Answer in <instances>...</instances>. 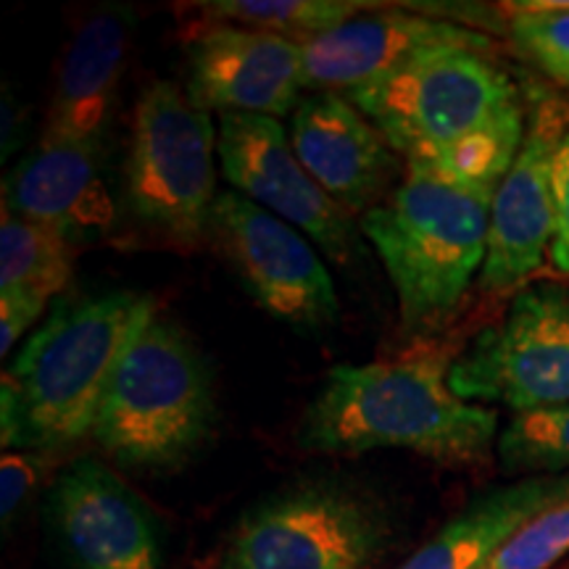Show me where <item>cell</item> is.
Returning a JSON list of instances; mask_svg holds the SVG:
<instances>
[{"label":"cell","mask_w":569,"mask_h":569,"mask_svg":"<svg viewBox=\"0 0 569 569\" xmlns=\"http://www.w3.org/2000/svg\"><path fill=\"white\" fill-rule=\"evenodd\" d=\"M343 96L409 169L498 188L528 132L519 90L472 48H440Z\"/></svg>","instance_id":"6da1fadb"},{"label":"cell","mask_w":569,"mask_h":569,"mask_svg":"<svg viewBox=\"0 0 569 569\" xmlns=\"http://www.w3.org/2000/svg\"><path fill=\"white\" fill-rule=\"evenodd\" d=\"M448 372L440 351L332 367L303 409L296 443L315 453L403 448L446 467L486 465L498 443L496 411L457 396Z\"/></svg>","instance_id":"7a4b0ae2"},{"label":"cell","mask_w":569,"mask_h":569,"mask_svg":"<svg viewBox=\"0 0 569 569\" xmlns=\"http://www.w3.org/2000/svg\"><path fill=\"white\" fill-rule=\"evenodd\" d=\"M153 315V298L138 290L56 301L3 372L6 451H53L92 436L119 361Z\"/></svg>","instance_id":"3957f363"},{"label":"cell","mask_w":569,"mask_h":569,"mask_svg":"<svg viewBox=\"0 0 569 569\" xmlns=\"http://www.w3.org/2000/svg\"><path fill=\"white\" fill-rule=\"evenodd\" d=\"M496 190L409 169L361 217L359 230L393 282L403 336L430 338L457 315L486 264Z\"/></svg>","instance_id":"277c9868"},{"label":"cell","mask_w":569,"mask_h":569,"mask_svg":"<svg viewBox=\"0 0 569 569\" xmlns=\"http://www.w3.org/2000/svg\"><path fill=\"white\" fill-rule=\"evenodd\" d=\"M213 425L217 396L201 348L153 315L113 372L92 438L124 467L177 469L201 451Z\"/></svg>","instance_id":"5b68a950"},{"label":"cell","mask_w":569,"mask_h":569,"mask_svg":"<svg viewBox=\"0 0 569 569\" xmlns=\"http://www.w3.org/2000/svg\"><path fill=\"white\" fill-rule=\"evenodd\" d=\"M217 140L211 111L180 84L156 80L142 90L124 161V201L138 224L182 251L209 234L219 196Z\"/></svg>","instance_id":"8992f818"},{"label":"cell","mask_w":569,"mask_h":569,"mask_svg":"<svg viewBox=\"0 0 569 569\" xmlns=\"http://www.w3.org/2000/svg\"><path fill=\"white\" fill-rule=\"evenodd\" d=\"M393 536L388 509L343 480H306L248 509L222 569H369Z\"/></svg>","instance_id":"52a82bcc"},{"label":"cell","mask_w":569,"mask_h":569,"mask_svg":"<svg viewBox=\"0 0 569 569\" xmlns=\"http://www.w3.org/2000/svg\"><path fill=\"white\" fill-rule=\"evenodd\" d=\"M457 396L517 415L569 403V284L522 288L448 372Z\"/></svg>","instance_id":"ba28073f"},{"label":"cell","mask_w":569,"mask_h":569,"mask_svg":"<svg viewBox=\"0 0 569 569\" xmlns=\"http://www.w3.org/2000/svg\"><path fill=\"white\" fill-rule=\"evenodd\" d=\"M209 234L261 309L301 332L338 322L340 298L301 230L234 190L217 196Z\"/></svg>","instance_id":"9c48e42d"},{"label":"cell","mask_w":569,"mask_h":569,"mask_svg":"<svg viewBox=\"0 0 569 569\" xmlns=\"http://www.w3.org/2000/svg\"><path fill=\"white\" fill-rule=\"evenodd\" d=\"M217 153L234 193L309 234L336 264L346 267L356 259L359 227L353 213L306 172L277 119L222 113Z\"/></svg>","instance_id":"30bf717a"},{"label":"cell","mask_w":569,"mask_h":569,"mask_svg":"<svg viewBox=\"0 0 569 569\" xmlns=\"http://www.w3.org/2000/svg\"><path fill=\"white\" fill-rule=\"evenodd\" d=\"M567 134L569 103L557 96L543 98L528 117L522 148L490 206L488 256L478 280L488 293L522 284L551 251L557 234L553 169Z\"/></svg>","instance_id":"8fae6325"},{"label":"cell","mask_w":569,"mask_h":569,"mask_svg":"<svg viewBox=\"0 0 569 569\" xmlns=\"http://www.w3.org/2000/svg\"><path fill=\"white\" fill-rule=\"evenodd\" d=\"M188 92L206 111L293 117L306 88L301 42L234 24H206L188 42Z\"/></svg>","instance_id":"7c38bea8"},{"label":"cell","mask_w":569,"mask_h":569,"mask_svg":"<svg viewBox=\"0 0 569 569\" xmlns=\"http://www.w3.org/2000/svg\"><path fill=\"white\" fill-rule=\"evenodd\" d=\"M53 522L77 569H161L151 511L96 459H77L51 496Z\"/></svg>","instance_id":"4fadbf2b"},{"label":"cell","mask_w":569,"mask_h":569,"mask_svg":"<svg viewBox=\"0 0 569 569\" xmlns=\"http://www.w3.org/2000/svg\"><path fill=\"white\" fill-rule=\"evenodd\" d=\"M288 138L306 172L346 211L365 217L390 196L398 153L343 92L306 96L290 117Z\"/></svg>","instance_id":"5bb4252c"},{"label":"cell","mask_w":569,"mask_h":569,"mask_svg":"<svg viewBox=\"0 0 569 569\" xmlns=\"http://www.w3.org/2000/svg\"><path fill=\"white\" fill-rule=\"evenodd\" d=\"M306 88L346 92L440 48L490 51L486 34L453 21L401 11L361 13L338 30L303 42Z\"/></svg>","instance_id":"9a60e30c"},{"label":"cell","mask_w":569,"mask_h":569,"mask_svg":"<svg viewBox=\"0 0 569 569\" xmlns=\"http://www.w3.org/2000/svg\"><path fill=\"white\" fill-rule=\"evenodd\" d=\"M3 211L51 227L71 243L109 232L117 203L103 177L101 142L42 138L6 174Z\"/></svg>","instance_id":"2e32d148"},{"label":"cell","mask_w":569,"mask_h":569,"mask_svg":"<svg viewBox=\"0 0 569 569\" xmlns=\"http://www.w3.org/2000/svg\"><path fill=\"white\" fill-rule=\"evenodd\" d=\"M132 30L130 6H103L82 19L59 61L42 138L101 142L130 56Z\"/></svg>","instance_id":"e0dca14e"},{"label":"cell","mask_w":569,"mask_h":569,"mask_svg":"<svg viewBox=\"0 0 569 569\" xmlns=\"http://www.w3.org/2000/svg\"><path fill=\"white\" fill-rule=\"evenodd\" d=\"M569 496V472L490 488L451 517L398 569H488L530 519Z\"/></svg>","instance_id":"ac0fdd59"},{"label":"cell","mask_w":569,"mask_h":569,"mask_svg":"<svg viewBox=\"0 0 569 569\" xmlns=\"http://www.w3.org/2000/svg\"><path fill=\"white\" fill-rule=\"evenodd\" d=\"M74 272V243L51 227L3 211L0 222V293L51 301Z\"/></svg>","instance_id":"d6986e66"},{"label":"cell","mask_w":569,"mask_h":569,"mask_svg":"<svg viewBox=\"0 0 569 569\" xmlns=\"http://www.w3.org/2000/svg\"><path fill=\"white\" fill-rule=\"evenodd\" d=\"M198 17L209 24H234L272 32L293 42H309L338 30L365 11L386 9L359 0H213L198 3Z\"/></svg>","instance_id":"ffe728a7"},{"label":"cell","mask_w":569,"mask_h":569,"mask_svg":"<svg viewBox=\"0 0 569 569\" xmlns=\"http://www.w3.org/2000/svg\"><path fill=\"white\" fill-rule=\"evenodd\" d=\"M496 457L509 475L569 472V403L511 417L498 432Z\"/></svg>","instance_id":"44dd1931"},{"label":"cell","mask_w":569,"mask_h":569,"mask_svg":"<svg viewBox=\"0 0 569 569\" xmlns=\"http://www.w3.org/2000/svg\"><path fill=\"white\" fill-rule=\"evenodd\" d=\"M509 34L549 80L569 90V3H515Z\"/></svg>","instance_id":"7402d4cb"},{"label":"cell","mask_w":569,"mask_h":569,"mask_svg":"<svg viewBox=\"0 0 569 569\" xmlns=\"http://www.w3.org/2000/svg\"><path fill=\"white\" fill-rule=\"evenodd\" d=\"M569 553V496L530 519L488 569H551Z\"/></svg>","instance_id":"603a6c76"},{"label":"cell","mask_w":569,"mask_h":569,"mask_svg":"<svg viewBox=\"0 0 569 569\" xmlns=\"http://www.w3.org/2000/svg\"><path fill=\"white\" fill-rule=\"evenodd\" d=\"M46 469L48 461L40 453H3V461H0V517H3L6 525L17 515L24 498L30 496V490L38 486Z\"/></svg>","instance_id":"cb8c5ba5"},{"label":"cell","mask_w":569,"mask_h":569,"mask_svg":"<svg viewBox=\"0 0 569 569\" xmlns=\"http://www.w3.org/2000/svg\"><path fill=\"white\" fill-rule=\"evenodd\" d=\"M48 301L27 293H0V353L9 356L19 338L38 322Z\"/></svg>","instance_id":"d4e9b609"},{"label":"cell","mask_w":569,"mask_h":569,"mask_svg":"<svg viewBox=\"0 0 569 569\" xmlns=\"http://www.w3.org/2000/svg\"><path fill=\"white\" fill-rule=\"evenodd\" d=\"M553 196H557V234L551 243V264L569 277V134L561 142L553 169Z\"/></svg>","instance_id":"484cf974"}]
</instances>
